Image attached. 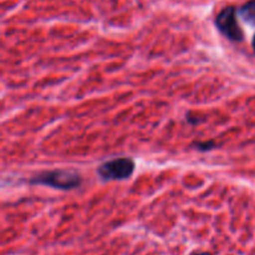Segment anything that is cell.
Returning a JSON list of instances; mask_svg holds the SVG:
<instances>
[{"instance_id":"1","label":"cell","mask_w":255,"mask_h":255,"mask_svg":"<svg viewBox=\"0 0 255 255\" xmlns=\"http://www.w3.org/2000/svg\"><path fill=\"white\" fill-rule=\"evenodd\" d=\"M32 183L45 184L57 189H72L77 187L81 182L79 174L74 171H51L44 172L32 179Z\"/></svg>"},{"instance_id":"2","label":"cell","mask_w":255,"mask_h":255,"mask_svg":"<svg viewBox=\"0 0 255 255\" xmlns=\"http://www.w3.org/2000/svg\"><path fill=\"white\" fill-rule=\"evenodd\" d=\"M216 25L219 31L233 41L243 40V31L237 21V10L234 6H227L222 10L216 19Z\"/></svg>"},{"instance_id":"3","label":"cell","mask_w":255,"mask_h":255,"mask_svg":"<svg viewBox=\"0 0 255 255\" xmlns=\"http://www.w3.org/2000/svg\"><path fill=\"white\" fill-rule=\"evenodd\" d=\"M134 163L131 158H117L102 164L99 168V174L102 179H126L132 176Z\"/></svg>"},{"instance_id":"4","label":"cell","mask_w":255,"mask_h":255,"mask_svg":"<svg viewBox=\"0 0 255 255\" xmlns=\"http://www.w3.org/2000/svg\"><path fill=\"white\" fill-rule=\"evenodd\" d=\"M238 15L247 24L255 26V0H249L238 10Z\"/></svg>"},{"instance_id":"5","label":"cell","mask_w":255,"mask_h":255,"mask_svg":"<svg viewBox=\"0 0 255 255\" xmlns=\"http://www.w3.org/2000/svg\"><path fill=\"white\" fill-rule=\"evenodd\" d=\"M193 255H212L211 253H207V252H204V253H196V254H193Z\"/></svg>"},{"instance_id":"6","label":"cell","mask_w":255,"mask_h":255,"mask_svg":"<svg viewBox=\"0 0 255 255\" xmlns=\"http://www.w3.org/2000/svg\"><path fill=\"white\" fill-rule=\"evenodd\" d=\"M253 47H254V51H255V36H254V40H253Z\"/></svg>"}]
</instances>
